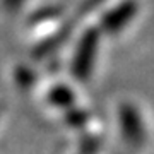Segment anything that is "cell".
<instances>
[{
  "mask_svg": "<svg viewBox=\"0 0 154 154\" xmlns=\"http://www.w3.org/2000/svg\"><path fill=\"white\" fill-rule=\"evenodd\" d=\"M118 127H120V135L123 142L132 149H140L149 137L146 116L140 111V108L130 101L122 103L118 108Z\"/></svg>",
  "mask_w": 154,
  "mask_h": 154,
  "instance_id": "cell-1",
  "label": "cell"
},
{
  "mask_svg": "<svg viewBox=\"0 0 154 154\" xmlns=\"http://www.w3.org/2000/svg\"><path fill=\"white\" fill-rule=\"evenodd\" d=\"M96 58H98V34L94 31H88L84 34L70 60V72L74 81L88 82L93 77L96 69Z\"/></svg>",
  "mask_w": 154,
  "mask_h": 154,
  "instance_id": "cell-2",
  "label": "cell"
},
{
  "mask_svg": "<svg viewBox=\"0 0 154 154\" xmlns=\"http://www.w3.org/2000/svg\"><path fill=\"white\" fill-rule=\"evenodd\" d=\"M46 103L51 108H70L72 103H75V96L67 86L57 84L46 93Z\"/></svg>",
  "mask_w": 154,
  "mask_h": 154,
  "instance_id": "cell-3",
  "label": "cell"
},
{
  "mask_svg": "<svg viewBox=\"0 0 154 154\" xmlns=\"http://www.w3.org/2000/svg\"><path fill=\"white\" fill-rule=\"evenodd\" d=\"M135 14V5L134 4H125L118 9L116 14H111V16L106 17V24L105 28L108 31H120L123 26H125L127 19H132V16Z\"/></svg>",
  "mask_w": 154,
  "mask_h": 154,
  "instance_id": "cell-4",
  "label": "cell"
}]
</instances>
